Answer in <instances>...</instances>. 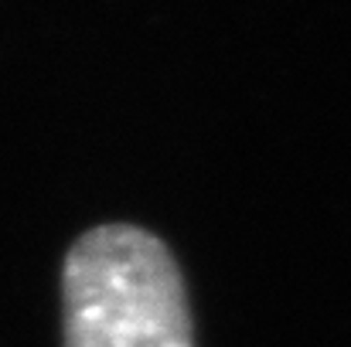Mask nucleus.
Returning <instances> with one entry per match:
<instances>
[{
    "label": "nucleus",
    "instance_id": "nucleus-1",
    "mask_svg": "<svg viewBox=\"0 0 351 347\" xmlns=\"http://www.w3.org/2000/svg\"><path fill=\"white\" fill-rule=\"evenodd\" d=\"M65 347H195L184 276L140 225H96L62 266Z\"/></svg>",
    "mask_w": 351,
    "mask_h": 347
}]
</instances>
